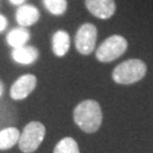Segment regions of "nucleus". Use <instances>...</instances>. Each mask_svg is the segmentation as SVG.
I'll use <instances>...</instances> for the list:
<instances>
[{"mask_svg":"<svg viewBox=\"0 0 153 153\" xmlns=\"http://www.w3.org/2000/svg\"><path fill=\"white\" fill-rule=\"evenodd\" d=\"M74 121L83 131L92 134L99 131L102 124L103 114L101 105L95 100H83L74 108Z\"/></svg>","mask_w":153,"mask_h":153,"instance_id":"1","label":"nucleus"},{"mask_svg":"<svg viewBox=\"0 0 153 153\" xmlns=\"http://www.w3.org/2000/svg\"><path fill=\"white\" fill-rule=\"evenodd\" d=\"M148 71V66L141 59H128L116 66L111 77L119 85H131L143 79Z\"/></svg>","mask_w":153,"mask_h":153,"instance_id":"2","label":"nucleus"},{"mask_svg":"<svg viewBox=\"0 0 153 153\" xmlns=\"http://www.w3.org/2000/svg\"><path fill=\"white\" fill-rule=\"evenodd\" d=\"M128 48V42L123 35H110L95 50V57L101 62H111L124 55Z\"/></svg>","mask_w":153,"mask_h":153,"instance_id":"3","label":"nucleus"},{"mask_svg":"<svg viewBox=\"0 0 153 153\" xmlns=\"http://www.w3.org/2000/svg\"><path fill=\"white\" fill-rule=\"evenodd\" d=\"M45 136V127L40 121H31L25 126L18 140L19 150L24 153L35 152L43 142Z\"/></svg>","mask_w":153,"mask_h":153,"instance_id":"4","label":"nucleus"},{"mask_svg":"<svg viewBox=\"0 0 153 153\" xmlns=\"http://www.w3.org/2000/svg\"><path fill=\"white\" fill-rule=\"evenodd\" d=\"M98 28L92 23L82 24L75 34V47L76 50L83 56L91 55L97 44Z\"/></svg>","mask_w":153,"mask_h":153,"instance_id":"5","label":"nucleus"},{"mask_svg":"<svg viewBox=\"0 0 153 153\" xmlns=\"http://www.w3.org/2000/svg\"><path fill=\"white\" fill-rule=\"evenodd\" d=\"M36 84H38V78L35 75L24 74L13 83L9 91V95L15 101L24 100L35 90Z\"/></svg>","mask_w":153,"mask_h":153,"instance_id":"6","label":"nucleus"},{"mask_svg":"<svg viewBox=\"0 0 153 153\" xmlns=\"http://www.w3.org/2000/svg\"><path fill=\"white\" fill-rule=\"evenodd\" d=\"M84 5L93 16L102 21L111 18L117 9L115 0H85Z\"/></svg>","mask_w":153,"mask_h":153,"instance_id":"7","label":"nucleus"},{"mask_svg":"<svg viewBox=\"0 0 153 153\" xmlns=\"http://www.w3.org/2000/svg\"><path fill=\"white\" fill-rule=\"evenodd\" d=\"M15 18L19 26L28 27L38 23V21L40 19V11L35 6L24 4L17 8Z\"/></svg>","mask_w":153,"mask_h":153,"instance_id":"8","label":"nucleus"},{"mask_svg":"<svg viewBox=\"0 0 153 153\" xmlns=\"http://www.w3.org/2000/svg\"><path fill=\"white\" fill-rule=\"evenodd\" d=\"M40 52L34 45H23L19 48H14L11 51V59L19 65H32L39 59Z\"/></svg>","mask_w":153,"mask_h":153,"instance_id":"9","label":"nucleus"},{"mask_svg":"<svg viewBox=\"0 0 153 153\" xmlns=\"http://www.w3.org/2000/svg\"><path fill=\"white\" fill-rule=\"evenodd\" d=\"M51 49L56 57H65L71 49V36L64 30H58L51 38Z\"/></svg>","mask_w":153,"mask_h":153,"instance_id":"10","label":"nucleus"},{"mask_svg":"<svg viewBox=\"0 0 153 153\" xmlns=\"http://www.w3.org/2000/svg\"><path fill=\"white\" fill-rule=\"evenodd\" d=\"M31 39V33L26 27H16L13 28L10 32L7 34V43L10 45L11 48H19L23 47Z\"/></svg>","mask_w":153,"mask_h":153,"instance_id":"11","label":"nucleus"},{"mask_svg":"<svg viewBox=\"0 0 153 153\" xmlns=\"http://www.w3.org/2000/svg\"><path fill=\"white\" fill-rule=\"evenodd\" d=\"M21 133L16 127H7L0 131V150H9L18 143Z\"/></svg>","mask_w":153,"mask_h":153,"instance_id":"12","label":"nucleus"},{"mask_svg":"<svg viewBox=\"0 0 153 153\" xmlns=\"http://www.w3.org/2000/svg\"><path fill=\"white\" fill-rule=\"evenodd\" d=\"M44 8L53 16L64 15L68 8L67 0H42Z\"/></svg>","mask_w":153,"mask_h":153,"instance_id":"13","label":"nucleus"},{"mask_svg":"<svg viewBox=\"0 0 153 153\" xmlns=\"http://www.w3.org/2000/svg\"><path fill=\"white\" fill-rule=\"evenodd\" d=\"M53 153H79V148L73 137H64L56 144Z\"/></svg>","mask_w":153,"mask_h":153,"instance_id":"14","label":"nucleus"},{"mask_svg":"<svg viewBox=\"0 0 153 153\" xmlns=\"http://www.w3.org/2000/svg\"><path fill=\"white\" fill-rule=\"evenodd\" d=\"M7 25H8V21H7V18H6L4 15H1V14H0V32H2V31L7 27Z\"/></svg>","mask_w":153,"mask_h":153,"instance_id":"15","label":"nucleus"},{"mask_svg":"<svg viewBox=\"0 0 153 153\" xmlns=\"http://www.w3.org/2000/svg\"><path fill=\"white\" fill-rule=\"evenodd\" d=\"M25 1H26V0H9V2H10L11 5H16V6L24 5Z\"/></svg>","mask_w":153,"mask_h":153,"instance_id":"16","label":"nucleus"},{"mask_svg":"<svg viewBox=\"0 0 153 153\" xmlns=\"http://www.w3.org/2000/svg\"><path fill=\"white\" fill-rule=\"evenodd\" d=\"M4 91H5V88H4V83L0 81V97L4 94Z\"/></svg>","mask_w":153,"mask_h":153,"instance_id":"17","label":"nucleus"}]
</instances>
